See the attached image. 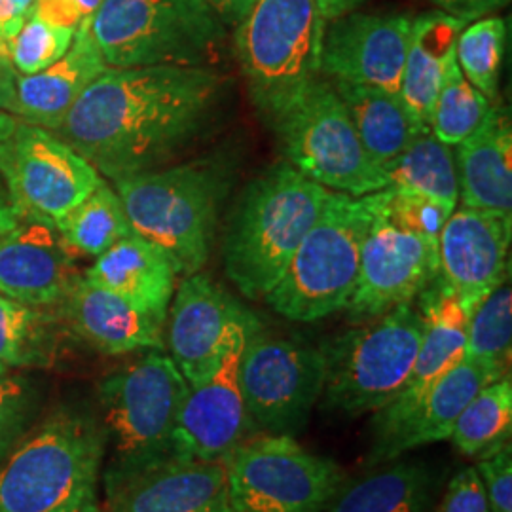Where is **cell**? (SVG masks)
<instances>
[{
  "label": "cell",
  "mask_w": 512,
  "mask_h": 512,
  "mask_svg": "<svg viewBox=\"0 0 512 512\" xmlns=\"http://www.w3.org/2000/svg\"><path fill=\"white\" fill-rule=\"evenodd\" d=\"M219 93V74L205 67H109L54 133L118 181L160 167L198 137Z\"/></svg>",
  "instance_id": "6da1fadb"
},
{
  "label": "cell",
  "mask_w": 512,
  "mask_h": 512,
  "mask_svg": "<svg viewBox=\"0 0 512 512\" xmlns=\"http://www.w3.org/2000/svg\"><path fill=\"white\" fill-rule=\"evenodd\" d=\"M190 385L162 349L116 368L99 384L105 461L101 484L114 494L150 469L177 458L175 427Z\"/></svg>",
  "instance_id": "7a4b0ae2"
},
{
  "label": "cell",
  "mask_w": 512,
  "mask_h": 512,
  "mask_svg": "<svg viewBox=\"0 0 512 512\" xmlns=\"http://www.w3.org/2000/svg\"><path fill=\"white\" fill-rule=\"evenodd\" d=\"M105 435L86 412L57 410L0 463V512H101Z\"/></svg>",
  "instance_id": "3957f363"
},
{
  "label": "cell",
  "mask_w": 512,
  "mask_h": 512,
  "mask_svg": "<svg viewBox=\"0 0 512 512\" xmlns=\"http://www.w3.org/2000/svg\"><path fill=\"white\" fill-rule=\"evenodd\" d=\"M332 190L281 164L245 190L224 238V270L249 300L266 298Z\"/></svg>",
  "instance_id": "277c9868"
},
{
  "label": "cell",
  "mask_w": 512,
  "mask_h": 512,
  "mask_svg": "<svg viewBox=\"0 0 512 512\" xmlns=\"http://www.w3.org/2000/svg\"><path fill=\"white\" fill-rule=\"evenodd\" d=\"M135 234L162 249L177 275L198 274L211 255L228 175L217 165H177L114 181Z\"/></svg>",
  "instance_id": "5b68a950"
},
{
  "label": "cell",
  "mask_w": 512,
  "mask_h": 512,
  "mask_svg": "<svg viewBox=\"0 0 512 512\" xmlns=\"http://www.w3.org/2000/svg\"><path fill=\"white\" fill-rule=\"evenodd\" d=\"M370 222L368 196L353 198L344 192H330L287 270L266 294V304L296 323H313L346 310L357 285Z\"/></svg>",
  "instance_id": "8992f818"
},
{
  "label": "cell",
  "mask_w": 512,
  "mask_h": 512,
  "mask_svg": "<svg viewBox=\"0 0 512 512\" xmlns=\"http://www.w3.org/2000/svg\"><path fill=\"white\" fill-rule=\"evenodd\" d=\"M289 165L332 192L363 198L389 186L366 152L348 109L319 74L270 120Z\"/></svg>",
  "instance_id": "52a82bcc"
},
{
  "label": "cell",
  "mask_w": 512,
  "mask_h": 512,
  "mask_svg": "<svg viewBox=\"0 0 512 512\" xmlns=\"http://www.w3.org/2000/svg\"><path fill=\"white\" fill-rule=\"evenodd\" d=\"M421 334L420 310L403 304L368 327L332 338L321 348L325 357L323 406L348 418L380 412L408 382Z\"/></svg>",
  "instance_id": "ba28073f"
},
{
  "label": "cell",
  "mask_w": 512,
  "mask_h": 512,
  "mask_svg": "<svg viewBox=\"0 0 512 512\" xmlns=\"http://www.w3.org/2000/svg\"><path fill=\"white\" fill-rule=\"evenodd\" d=\"M92 35L114 69L202 67L222 38L209 0H103Z\"/></svg>",
  "instance_id": "9c48e42d"
},
{
  "label": "cell",
  "mask_w": 512,
  "mask_h": 512,
  "mask_svg": "<svg viewBox=\"0 0 512 512\" xmlns=\"http://www.w3.org/2000/svg\"><path fill=\"white\" fill-rule=\"evenodd\" d=\"M238 25L239 63L256 107L270 122L319 74L325 25L315 0H256Z\"/></svg>",
  "instance_id": "30bf717a"
},
{
  "label": "cell",
  "mask_w": 512,
  "mask_h": 512,
  "mask_svg": "<svg viewBox=\"0 0 512 512\" xmlns=\"http://www.w3.org/2000/svg\"><path fill=\"white\" fill-rule=\"evenodd\" d=\"M232 512H323L348 482L291 435L247 439L224 461Z\"/></svg>",
  "instance_id": "8fae6325"
},
{
  "label": "cell",
  "mask_w": 512,
  "mask_h": 512,
  "mask_svg": "<svg viewBox=\"0 0 512 512\" xmlns=\"http://www.w3.org/2000/svg\"><path fill=\"white\" fill-rule=\"evenodd\" d=\"M239 385L255 425L266 435L293 437L321 401L323 351L298 338L270 334L256 321L241 353Z\"/></svg>",
  "instance_id": "7c38bea8"
},
{
  "label": "cell",
  "mask_w": 512,
  "mask_h": 512,
  "mask_svg": "<svg viewBox=\"0 0 512 512\" xmlns=\"http://www.w3.org/2000/svg\"><path fill=\"white\" fill-rule=\"evenodd\" d=\"M372 222L366 232L359 277L349 298V319L374 321L387 311L412 304L439 275V239L423 236L385 215L368 194Z\"/></svg>",
  "instance_id": "4fadbf2b"
},
{
  "label": "cell",
  "mask_w": 512,
  "mask_h": 512,
  "mask_svg": "<svg viewBox=\"0 0 512 512\" xmlns=\"http://www.w3.org/2000/svg\"><path fill=\"white\" fill-rule=\"evenodd\" d=\"M4 173L21 217L54 226L103 183L99 171L54 131L23 120L6 145Z\"/></svg>",
  "instance_id": "5bb4252c"
},
{
  "label": "cell",
  "mask_w": 512,
  "mask_h": 512,
  "mask_svg": "<svg viewBox=\"0 0 512 512\" xmlns=\"http://www.w3.org/2000/svg\"><path fill=\"white\" fill-rule=\"evenodd\" d=\"M256 321L249 313L234 330L213 374L200 384L190 385L175 427L177 458L224 463L249 439L253 420L239 385V363L247 334Z\"/></svg>",
  "instance_id": "9a60e30c"
},
{
  "label": "cell",
  "mask_w": 512,
  "mask_h": 512,
  "mask_svg": "<svg viewBox=\"0 0 512 512\" xmlns=\"http://www.w3.org/2000/svg\"><path fill=\"white\" fill-rule=\"evenodd\" d=\"M410 14L349 12L323 29L319 73L334 82L401 93Z\"/></svg>",
  "instance_id": "2e32d148"
},
{
  "label": "cell",
  "mask_w": 512,
  "mask_h": 512,
  "mask_svg": "<svg viewBox=\"0 0 512 512\" xmlns=\"http://www.w3.org/2000/svg\"><path fill=\"white\" fill-rule=\"evenodd\" d=\"M167 346L188 385L203 382L219 366L239 323L249 317L209 275L184 277L167 311Z\"/></svg>",
  "instance_id": "e0dca14e"
},
{
  "label": "cell",
  "mask_w": 512,
  "mask_h": 512,
  "mask_svg": "<svg viewBox=\"0 0 512 512\" xmlns=\"http://www.w3.org/2000/svg\"><path fill=\"white\" fill-rule=\"evenodd\" d=\"M511 228V213L461 207L440 232V279L469 317L507 279Z\"/></svg>",
  "instance_id": "ac0fdd59"
},
{
  "label": "cell",
  "mask_w": 512,
  "mask_h": 512,
  "mask_svg": "<svg viewBox=\"0 0 512 512\" xmlns=\"http://www.w3.org/2000/svg\"><path fill=\"white\" fill-rule=\"evenodd\" d=\"M418 298L423 334L416 363L403 391L374 414L376 444L389 439L418 410L431 387L465 357L469 315L456 293L437 275Z\"/></svg>",
  "instance_id": "d6986e66"
},
{
  "label": "cell",
  "mask_w": 512,
  "mask_h": 512,
  "mask_svg": "<svg viewBox=\"0 0 512 512\" xmlns=\"http://www.w3.org/2000/svg\"><path fill=\"white\" fill-rule=\"evenodd\" d=\"M80 277L52 222L23 219L0 234V294L37 310L61 308Z\"/></svg>",
  "instance_id": "ffe728a7"
},
{
  "label": "cell",
  "mask_w": 512,
  "mask_h": 512,
  "mask_svg": "<svg viewBox=\"0 0 512 512\" xmlns=\"http://www.w3.org/2000/svg\"><path fill=\"white\" fill-rule=\"evenodd\" d=\"M101 512H232L226 467L167 461L105 495Z\"/></svg>",
  "instance_id": "44dd1931"
},
{
  "label": "cell",
  "mask_w": 512,
  "mask_h": 512,
  "mask_svg": "<svg viewBox=\"0 0 512 512\" xmlns=\"http://www.w3.org/2000/svg\"><path fill=\"white\" fill-rule=\"evenodd\" d=\"M107 69L90 19L76 29L71 48L54 65L37 74H19L12 114L27 124L55 131L82 93Z\"/></svg>",
  "instance_id": "7402d4cb"
},
{
  "label": "cell",
  "mask_w": 512,
  "mask_h": 512,
  "mask_svg": "<svg viewBox=\"0 0 512 512\" xmlns=\"http://www.w3.org/2000/svg\"><path fill=\"white\" fill-rule=\"evenodd\" d=\"M59 310L84 342L105 355L164 349V323L84 275Z\"/></svg>",
  "instance_id": "603a6c76"
},
{
  "label": "cell",
  "mask_w": 512,
  "mask_h": 512,
  "mask_svg": "<svg viewBox=\"0 0 512 512\" xmlns=\"http://www.w3.org/2000/svg\"><path fill=\"white\" fill-rule=\"evenodd\" d=\"M507 370L497 366L461 359L437 384L431 387L418 410L389 437L372 448V461L382 463L399 458L408 450H416L440 440H450L454 425L465 406L480 389L503 378Z\"/></svg>",
  "instance_id": "cb8c5ba5"
},
{
  "label": "cell",
  "mask_w": 512,
  "mask_h": 512,
  "mask_svg": "<svg viewBox=\"0 0 512 512\" xmlns=\"http://www.w3.org/2000/svg\"><path fill=\"white\" fill-rule=\"evenodd\" d=\"M456 154L459 200L467 209L512 211V129L509 112L492 105Z\"/></svg>",
  "instance_id": "d4e9b609"
},
{
  "label": "cell",
  "mask_w": 512,
  "mask_h": 512,
  "mask_svg": "<svg viewBox=\"0 0 512 512\" xmlns=\"http://www.w3.org/2000/svg\"><path fill=\"white\" fill-rule=\"evenodd\" d=\"M84 277L126 298L135 308L165 325L177 272L164 251L148 239L135 232L120 239L109 251L97 256Z\"/></svg>",
  "instance_id": "484cf974"
},
{
  "label": "cell",
  "mask_w": 512,
  "mask_h": 512,
  "mask_svg": "<svg viewBox=\"0 0 512 512\" xmlns=\"http://www.w3.org/2000/svg\"><path fill=\"white\" fill-rule=\"evenodd\" d=\"M465 23L440 10L412 19L404 61L401 97L421 126L431 131V118L440 82L456 55L459 33Z\"/></svg>",
  "instance_id": "4316f807"
},
{
  "label": "cell",
  "mask_w": 512,
  "mask_h": 512,
  "mask_svg": "<svg viewBox=\"0 0 512 512\" xmlns=\"http://www.w3.org/2000/svg\"><path fill=\"white\" fill-rule=\"evenodd\" d=\"M330 82L344 101L363 147L380 167L403 154L420 135L429 133L406 107L401 93Z\"/></svg>",
  "instance_id": "83f0119b"
},
{
  "label": "cell",
  "mask_w": 512,
  "mask_h": 512,
  "mask_svg": "<svg viewBox=\"0 0 512 512\" xmlns=\"http://www.w3.org/2000/svg\"><path fill=\"white\" fill-rule=\"evenodd\" d=\"M433 476L420 463H395L346 482L323 512H429Z\"/></svg>",
  "instance_id": "f1b7e54d"
},
{
  "label": "cell",
  "mask_w": 512,
  "mask_h": 512,
  "mask_svg": "<svg viewBox=\"0 0 512 512\" xmlns=\"http://www.w3.org/2000/svg\"><path fill=\"white\" fill-rule=\"evenodd\" d=\"M389 186L431 198L450 211L458 209L456 154L431 131L420 135L395 160L382 167Z\"/></svg>",
  "instance_id": "f546056e"
},
{
  "label": "cell",
  "mask_w": 512,
  "mask_h": 512,
  "mask_svg": "<svg viewBox=\"0 0 512 512\" xmlns=\"http://www.w3.org/2000/svg\"><path fill=\"white\" fill-rule=\"evenodd\" d=\"M55 228L74 255L93 258L133 234L120 196L105 181L59 220Z\"/></svg>",
  "instance_id": "4dcf8cb0"
},
{
  "label": "cell",
  "mask_w": 512,
  "mask_h": 512,
  "mask_svg": "<svg viewBox=\"0 0 512 512\" xmlns=\"http://www.w3.org/2000/svg\"><path fill=\"white\" fill-rule=\"evenodd\" d=\"M511 376L495 380L476 393L475 399L461 412L450 440L467 458H484L511 444Z\"/></svg>",
  "instance_id": "1f68e13d"
},
{
  "label": "cell",
  "mask_w": 512,
  "mask_h": 512,
  "mask_svg": "<svg viewBox=\"0 0 512 512\" xmlns=\"http://www.w3.org/2000/svg\"><path fill=\"white\" fill-rule=\"evenodd\" d=\"M55 359L54 319L0 294V365L48 366Z\"/></svg>",
  "instance_id": "d6a6232c"
},
{
  "label": "cell",
  "mask_w": 512,
  "mask_h": 512,
  "mask_svg": "<svg viewBox=\"0 0 512 512\" xmlns=\"http://www.w3.org/2000/svg\"><path fill=\"white\" fill-rule=\"evenodd\" d=\"M490 107L492 101L469 84L459 69L458 57L454 55L440 82L431 133L444 145L456 147L480 126Z\"/></svg>",
  "instance_id": "836d02e7"
},
{
  "label": "cell",
  "mask_w": 512,
  "mask_h": 512,
  "mask_svg": "<svg viewBox=\"0 0 512 512\" xmlns=\"http://www.w3.org/2000/svg\"><path fill=\"white\" fill-rule=\"evenodd\" d=\"M507 25L499 16L476 19L463 27L456 44V57L463 76L488 101L499 97V78L505 59Z\"/></svg>",
  "instance_id": "e575fe53"
},
{
  "label": "cell",
  "mask_w": 512,
  "mask_h": 512,
  "mask_svg": "<svg viewBox=\"0 0 512 512\" xmlns=\"http://www.w3.org/2000/svg\"><path fill=\"white\" fill-rule=\"evenodd\" d=\"M512 346V291L503 283L469 317L465 359L507 370Z\"/></svg>",
  "instance_id": "d590c367"
},
{
  "label": "cell",
  "mask_w": 512,
  "mask_h": 512,
  "mask_svg": "<svg viewBox=\"0 0 512 512\" xmlns=\"http://www.w3.org/2000/svg\"><path fill=\"white\" fill-rule=\"evenodd\" d=\"M73 29L55 27L42 19H27L8 46V57L21 76L37 74L59 61L73 44Z\"/></svg>",
  "instance_id": "8d00e7d4"
},
{
  "label": "cell",
  "mask_w": 512,
  "mask_h": 512,
  "mask_svg": "<svg viewBox=\"0 0 512 512\" xmlns=\"http://www.w3.org/2000/svg\"><path fill=\"white\" fill-rule=\"evenodd\" d=\"M370 196L376 203V207L382 209L385 215L401 222L406 228L416 230L423 236L433 239H439L446 220L450 219V215L454 213L431 198H425L414 192H404L393 186H387L384 190L374 192Z\"/></svg>",
  "instance_id": "74e56055"
},
{
  "label": "cell",
  "mask_w": 512,
  "mask_h": 512,
  "mask_svg": "<svg viewBox=\"0 0 512 512\" xmlns=\"http://www.w3.org/2000/svg\"><path fill=\"white\" fill-rule=\"evenodd\" d=\"M38 395L25 378L0 374V463L29 431Z\"/></svg>",
  "instance_id": "f35d334b"
},
{
  "label": "cell",
  "mask_w": 512,
  "mask_h": 512,
  "mask_svg": "<svg viewBox=\"0 0 512 512\" xmlns=\"http://www.w3.org/2000/svg\"><path fill=\"white\" fill-rule=\"evenodd\" d=\"M476 473L480 476L490 512H512V448H503L478 459Z\"/></svg>",
  "instance_id": "ab89813d"
},
{
  "label": "cell",
  "mask_w": 512,
  "mask_h": 512,
  "mask_svg": "<svg viewBox=\"0 0 512 512\" xmlns=\"http://www.w3.org/2000/svg\"><path fill=\"white\" fill-rule=\"evenodd\" d=\"M435 512H490L476 467H467L454 475Z\"/></svg>",
  "instance_id": "60d3db41"
},
{
  "label": "cell",
  "mask_w": 512,
  "mask_h": 512,
  "mask_svg": "<svg viewBox=\"0 0 512 512\" xmlns=\"http://www.w3.org/2000/svg\"><path fill=\"white\" fill-rule=\"evenodd\" d=\"M101 2L103 0H37L35 18L76 31L82 23L93 19Z\"/></svg>",
  "instance_id": "b9f144b4"
},
{
  "label": "cell",
  "mask_w": 512,
  "mask_h": 512,
  "mask_svg": "<svg viewBox=\"0 0 512 512\" xmlns=\"http://www.w3.org/2000/svg\"><path fill=\"white\" fill-rule=\"evenodd\" d=\"M16 124H18V118L0 110V234L14 228L19 220H23L16 203L12 200L6 173H4V152L16 129Z\"/></svg>",
  "instance_id": "7bdbcfd3"
},
{
  "label": "cell",
  "mask_w": 512,
  "mask_h": 512,
  "mask_svg": "<svg viewBox=\"0 0 512 512\" xmlns=\"http://www.w3.org/2000/svg\"><path fill=\"white\" fill-rule=\"evenodd\" d=\"M37 0H0V54L8 55V46L27 19L35 16Z\"/></svg>",
  "instance_id": "ee69618b"
},
{
  "label": "cell",
  "mask_w": 512,
  "mask_h": 512,
  "mask_svg": "<svg viewBox=\"0 0 512 512\" xmlns=\"http://www.w3.org/2000/svg\"><path fill=\"white\" fill-rule=\"evenodd\" d=\"M511 0H433L437 10L461 19L465 25L486 18L495 10L507 6Z\"/></svg>",
  "instance_id": "f6af8a7d"
},
{
  "label": "cell",
  "mask_w": 512,
  "mask_h": 512,
  "mask_svg": "<svg viewBox=\"0 0 512 512\" xmlns=\"http://www.w3.org/2000/svg\"><path fill=\"white\" fill-rule=\"evenodd\" d=\"M18 76L16 69L10 63V57L0 54V110L2 112L12 114Z\"/></svg>",
  "instance_id": "bcb514c9"
},
{
  "label": "cell",
  "mask_w": 512,
  "mask_h": 512,
  "mask_svg": "<svg viewBox=\"0 0 512 512\" xmlns=\"http://www.w3.org/2000/svg\"><path fill=\"white\" fill-rule=\"evenodd\" d=\"M255 2L256 0H209L213 10L226 23H239L251 12Z\"/></svg>",
  "instance_id": "7dc6e473"
},
{
  "label": "cell",
  "mask_w": 512,
  "mask_h": 512,
  "mask_svg": "<svg viewBox=\"0 0 512 512\" xmlns=\"http://www.w3.org/2000/svg\"><path fill=\"white\" fill-rule=\"evenodd\" d=\"M365 0H315L317 14L321 23H329L332 19L342 18L349 12H353L357 6H361Z\"/></svg>",
  "instance_id": "c3c4849f"
},
{
  "label": "cell",
  "mask_w": 512,
  "mask_h": 512,
  "mask_svg": "<svg viewBox=\"0 0 512 512\" xmlns=\"http://www.w3.org/2000/svg\"><path fill=\"white\" fill-rule=\"evenodd\" d=\"M8 372V368L6 366L0 365V374H6Z\"/></svg>",
  "instance_id": "681fc988"
}]
</instances>
